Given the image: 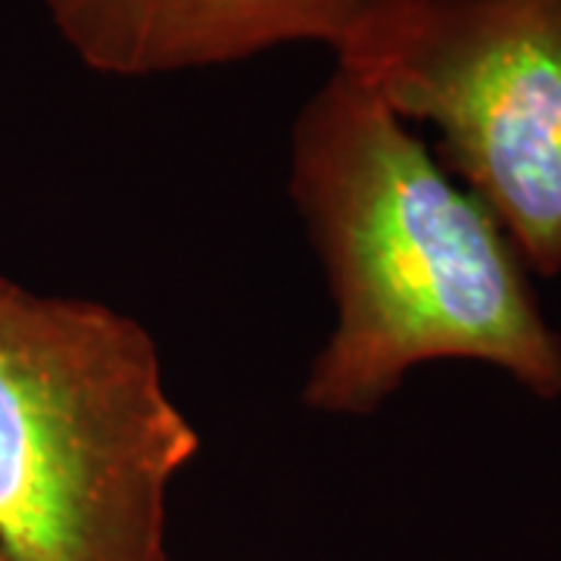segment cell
I'll use <instances>...</instances> for the list:
<instances>
[{
    "label": "cell",
    "instance_id": "cell-1",
    "mask_svg": "<svg viewBox=\"0 0 561 561\" xmlns=\"http://www.w3.org/2000/svg\"><path fill=\"white\" fill-rule=\"evenodd\" d=\"M290 201L334 300L302 383L309 409L371 415L437 359L483 362L561 397V334L500 219L341 66L294 122Z\"/></svg>",
    "mask_w": 561,
    "mask_h": 561
},
{
    "label": "cell",
    "instance_id": "cell-2",
    "mask_svg": "<svg viewBox=\"0 0 561 561\" xmlns=\"http://www.w3.org/2000/svg\"><path fill=\"white\" fill-rule=\"evenodd\" d=\"M197 449L140 321L0 278L7 559L169 561V486Z\"/></svg>",
    "mask_w": 561,
    "mask_h": 561
},
{
    "label": "cell",
    "instance_id": "cell-3",
    "mask_svg": "<svg viewBox=\"0 0 561 561\" xmlns=\"http://www.w3.org/2000/svg\"><path fill=\"white\" fill-rule=\"evenodd\" d=\"M500 219L527 268L561 275V0H375L334 54Z\"/></svg>",
    "mask_w": 561,
    "mask_h": 561
},
{
    "label": "cell",
    "instance_id": "cell-4",
    "mask_svg": "<svg viewBox=\"0 0 561 561\" xmlns=\"http://www.w3.org/2000/svg\"><path fill=\"white\" fill-rule=\"evenodd\" d=\"M44 7L88 69L147 79L297 41L337 54L375 0H44Z\"/></svg>",
    "mask_w": 561,
    "mask_h": 561
},
{
    "label": "cell",
    "instance_id": "cell-5",
    "mask_svg": "<svg viewBox=\"0 0 561 561\" xmlns=\"http://www.w3.org/2000/svg\"><path fill=\"white\" fill-rule=\"evenodd\" d=\"M0 561H10V559H7V556H3V549H0Z\"/></svg>",
    "mask_w": 561,
    "mask_h": 561
}]
</instances>
